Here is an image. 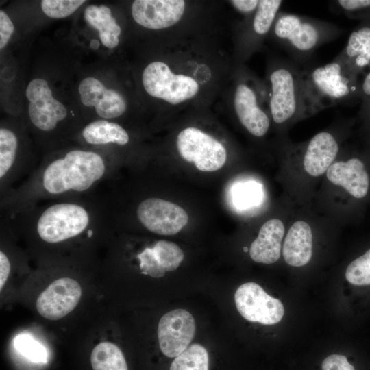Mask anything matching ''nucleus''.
<instances>
[{
    "label": "nucleus",
    "instance_id": "obj_1",
    "mask_svg": "<svg viewBox=\"0 0 370 370\" xmlns=\"http://www.w3.org/2000/svg\"><path fill=\"white\" fill-rule=\"evenodd\" d=\"M115 156L104 150L72 148L45 156L21 184L0 197L1 215L9 216L47 201L82 198L97 193L114 178Z\"/></svg>",
    "mask_w": 370,
    "mask_h": 370
},
{
    "label": "nucleus",
    "instance_id": "obj_2",
    "mask_svg": "<svg viewBox=\"0 0 370 370\" xmlns=\"http://www.w3.org/2000/svg\"><path fill=\"white\" fill-rule=\"evenodd\" d=\"M14 233L46 247L93 242L113 228L103 196L38 203L12 215H1Z\"/></svg>",
    "mask_w": 370,
    "mask_h": 370
},
{
    "label": "nucleus",
    "instance_id": "obj_3",
    "mask_svg": "<svg viewBox=\"0 0 370 370\" xmlns=\"http://www.w3.org/2000/svg\"><path fill=\"white\" fill-rule=\"evenodd\" d=\"M341 32L332 23L280 11L271 30L275 42L301 67L306 66L319 47L335 40Z\"/></svg>",
    "mask_w": 370,
    "mask_h": 370
},
{
    "label": "nucleus",
    "instance_id": "obj_4",
    "mask_svg": "<svg viewBox=\"0 0 370 370\" xmlns=\"http://www.w3.org/2000/svg\"><path fill=\"white\" fill-rule=\"evenodd\" d=\"M354 75L336 57L323 66L301 67L304 118L347 101L357 90Z\"/></svg>",
    "mask_w": 370,
    "mask_h": 370
},
{
    "label": "nucleus",
    "instance_id": "obj_5",
    "mask_svg": "<svg viewBox=\"0 0 370 370\" xmlns=\"http://www.w3.org/2000/svg\"><path fill=\"white\" fill-rule=\"evenodd\" d=\"M269 111L278 127L284 129L304 118L301 67L291 60L280 58L268 73Z\"/></svg>",
    "mask_w": 370,
    "mask_h": 370
},
{
    "label": "nucleus",
    "instance_id": "obj_6",
    "mask_svg": "<svg viewBox=\"0 0 370 370\" xmlns=\"http://www.w3.org/2000/svg\"><path fill=\"white\" fill-rule=\"evenodd\" d=\"M25 95L29 101L28 115L34 130L45 138L60 137L59 126L68 116L65 106L52 95L48 82L43 79H32Z\"/></svg>",
    "mask_w": 370,
    "mask_h": 370
},
{
    "label": "nucleus",
    "instance_id": "obj_7",
    "mask_svg": "<svg viewBox=\"0 0 370 370\" xmlns=\"http://www.w3.org/2000/svg\"><path fill=\"white\" fill-rule=\"evenodd\" d=\"M142 82L145 91L151 97L176 105L194 97L199 84L193 77L176 75L160 61L149 64L143 71Z\"/></svg>",
    "mask_w": 370,
    "mask_h": 370
},
{
    "label": "nucleus",
    "instance_id": "obj_8",
    "mask_svg": "<svg viewBox=\"0 0 370 370\" xmlns=\"http://www.w3.org/2000/svg\"><path fill=\"white\" fill-rule=\"evenodd\" d=\"M176 145L181 157L201 171H216L223 167L227 159L224 146L196 127L182 130L177 135Z\"/></svg>",
    "mask_w": 370,
    "mask_h": 370
},
{
    "label": "nucleus",
    "instance_id": "obj_9",
    "mask_svg": "<svg viewBox=\"0 0 370 370\" xmlns=\"http://www.w3.org/2000/svg\"><path fill=\"white\" fill-rule=\"evenodd\" d=\"M134 214L144 229L163 236L176 234L188 221V215L181 206L155 197L139 200Z\"/></svg>",
    "mask_w": 370,
    "mask_h": 370
},
{
    "label": "nucleus",
    "instance_id": "obj_10",
    "mask_svg": "<svg viewBox=\"0 0 370 370\" xmlns=\"http://www.w3.org/2000/svg\"><path fill=\"white\" fill-rule=\"evenodd\" d=\"M19 134L8 127L0 128V197L36 168L30 153L23 149Z\"/></svg>",
    "mask_w": 370,
    "mask_h": 370
},
{
    "label": "nucleus",
    "instance_id": "obj_11",
    "mask_svg": "<svg viewBox=\"0 0 370 370\" xmlns=\"http://www.w3.org/2000/svg\"><path fill=\"white\" fill-rule=\"evenodd\" d=\"M234 301L241 315L251 322L273 325L280 322L284 314L280 300L254 282L241 285L234 294Z\"/></svg>",
    "mask_w": 370,
    "mask_h": 370
},
{
    "label": "nucleus",
    "instance_id": "obj_12",
    "mask_svg": "<svg viewBox=\"0 0 370 370\" xmlns=\"http://www.w3.org/2000/svg\"><path fill=\"white\" fill-rule=\"evenodd\" d=\"M195 328L194 317L184 309H175L164 314L158 326L161 352L169 358L179 356L188 347Z\"/></svg>",
    "mask_w": 370,
    "mask_h": 370
},
{
    "label": "nucleus",
    "instance_id": "obj_13",
    "mask_svg": "<svg viewBox=\"0 0 370 370\" xmlns=\"http://www.w3.org/2000/svg\"><path fill=\"white\" fill-rule=\"evenodd\" d=\"M81 296L82 288L77 281L71 278H60L40 294L36 307L42 317L56 321L72 312Z\"/></svg>",
    "mask_w": 370,
    "mask_h": 370
},
{
    "label": "nucleus",
    "instance_id": "obj_14",
    "mask_svg": "<svg viewBox=\"0 0 370 370\" xmlns=\"http://www.w3.org/2000/svg\"><path fill=\"white\" fill-rule=\"evenodd\" d=\"M184 10L183 0H136L132 5V15L144 27L160 29L177 23Z\"/></svg>",
    "mask_w": 370,
    "mask_h": 370
},
{
    "label": "nucleus",
    "instance_id": "obj_15",
    "mask_svg": "<svg viewBox=\"0 0 370 370\" xmlns=\"http://www.w3.org/2000/svg\"><path fill=\"white\" fill-rule=\"evenodd\" d=\"M304 171L312 177L325 174L340 151V140L330 131H322L312 136L301 148Z\"/></svg>",
    "mask_w": 370,
    "mask_h": 370
},
{
    "label": "nucleus",
    "instance_id": "obj_16",
    "mask_svg": "<svg viewBox=\"0 0 370 370\" xmlns=\"http://www.w3.org/2000/svg\"><path fill=\"white\" fill-rule=\"evenodd\" d=\"M234 109L241 124L255 137H262L269 131L271 121L258 103L256 91L245 82L238 83L233 99Z\"/></svg>",
    "mask_w": 370,
    "mask_h": 370
},
{
    "label": "nucleus",
    "instance_id": "obj_17",
    "mask_svg": "<svg viewBox=\"0 0 370 370\" xmlns=\"http://www.w3.org/2000/svg\"><path fill=\"white\" fill-rule=\"evenodd\" d=\"M79 93L82 103L94 106L101 119H112L121 116L126 110V101L117 91L107 88L99 79L88 77L79 85Z\"/></svg>",
    "mask_w": 370,
    "mask_h": 370
},
{
    "label": "nucleus",
    "instance_id": "obj_18",
    "mask_svg": "<svg viewBox=\"0 0 370 370\" xmlns=\"http://www.w3.org/2000/svg\"><path fill=\"white\" fill-rule=\"evenodd\" d=\"M332 184L341 186L356 199L365 198L369 189V176L364 162L358 157L334 161L325 173Z\"/></svg>",
    "mask_w": 370,
    "mask_h": 370
},
{
    "label": "nucleus",
    "instance_id": "obj_19",
    "mask_svg": "<svg viewBox=\"0 0 370 370\" xmlns=\"http://www.w3.org/2000/svg\"><path fill=\"white\" fill-rule=\"evenodd\" d=\"M284 225L279 219H271L260 227L249 249L251 258L256 262L272 264L280 257Z\"/></svg>",
    "mask_w": 370,
    "mask_h": 370
},
{
    "label": "nucleus",
    "instance_id": "obj_20",
    "mask_svg": "<svg viewBox=\"0 0 370 370\" xmlns=\"http://www.w3.org/2000/svg\"><path fill=\"white\" fill-rule=\"evenodd\" d=\"M312 255V232L309 223L295 221L288 229L282 246L285 262L292 267L306 264Z\"/></svg>",
    "mask_w": 370,
    "mask_h": 370
},
{
    "label": "nucleus",
    "instance_id": "obj_21",
    "mask_svg": "<svg viewBox=\"0 0 370 370\" xmlns=\"http://www.w3.org/2000/svg\"><path fill=\"white\" fill-rule=\"evenodd\" d=\"M80 137L84 144L101 148L125 147L130 140L124 127L105 119H97L86 124L82 129Z\"/></svg>",
    "mask_w": 370,
    "mask_h": 370
},
{
    "label": "nucleus",
    "instance_id": "obj_22",
    "mask_svg": "<svg viewBox=\"0 0 370 370\" xmlns=\"http://www.w3.org/2000/svg\"><path fill=\"white\" fill-rule=\"evenodd\" d=\"M336 58L354 74L370 64V23L350 34L346 46Z\"/></svg>",
    "mask_w": 370,
    "mask_h": 370
},
{
    "label": "nucleus",
    "instance_id": "obj_23",
    "mask_svg": "<svg viewBox=\"0 0 370 370\" xmlns=\"http://www.w3.org/2000/svg\"><path fill=\"white\" fill-rule=\"evenodd\" d=\"M84 18L91 27L98 30L105 47L113 49L119 45L121 29L108 6L90 5L85 10Z\"/></svg>",
    "mask_w": 370,
    "mask_h": 370
},
{
    "label": "nucleus",
    "instance_id": "obj_24",
    "mask_svg": "<svg viewBox=\"0 0 370 370\" xmlns=\"http://www.w3.org/2000/svg\"><path fill=\"white\" fill-rule=\"evenodd\" d=\"M90 362L93 370H128L120 348L108 341L101 342L94 347Z\"/></svg>",
    "mask_w": 370,
    "mask_h": 370
},
{
    "label": "nucleus",
    "instance_id": "obj_25",
    "mask_svg": "<svg viewBox=\"0 0 370 370\" xmlns=\"http://www.w3.org/2000/svg\"><path fill=\"white\" fill-rule=\"evenodd\" d=\"M282 2L280 0L259 1L250 25V31L255 38H262L271 32Z\"/></svg>",
    "mask_w": 370,
    "mask_h": 370
},
{
    "label": "nucleus",
    "instance_id": "obj_26",
    "mask_svg": "<svg viewBox=\"0 0 370 370\" xmlns=\"http://www.w3.org/2000/svg\"><path fill=\"white\" fill-rule=\"evenodd\" d=\"M209 358L206 348L199 344L188 346L175 357L170 370H208Z\"/></svg>",
    "mask_w": 370,
    "mask_h": 370
},
{
    "label": "nucleus",
    "instance_id": "obj_27",
    "mask_svg": "<svg viewBox=\"0 0 370 370\" xmlns=\"http://www.w3.org/2000/svg\"><path fill=\"white\" fill-rule=\"evenodd\" d=\"M152 247L159 264L166 272L177 269L184 258L183 251L173 242L160 240Z\"/></svg>",
    "mask_w": 370,
    "mask_h": 370
},
{
    "label": "nucleus",
    "instance_id": "obj_28",
    "mask_svg": "<svg viewBox=\"0 0 370 370\" xmlns=\"http://www.w3.org/2000/svg\"><path fill=\"white\" fill-rule=\"evenodd\" d=\"M14 347L21 355L35 363H46L48 354L46 348L31 334L21 333L13 341Z\"/></svg>",
    "mask_w": 370,
    "mask_h": 370
},
{
    "label": "nucleus",
    "instance_id": "obj_29",
    "mask_svg": "<svg viewBox=\"0 0 370 370\" xmlns=\"http://www.w3.org/2000/svg\"><path fill=\"white\" fill-rule=\"evenodd\" d=\"M345 278L354 286L370 288V248L349 264Z\"/></svg>",
    "mask_w": 370,
    "mask_h": 370
},
{
    "label": "nucleus",
    "instance_id": "obj_30",
    "mask_svg": "<svg viewBox=\"0 0 370 370\" xmlns=\"http://www.w3.org/2000/svg\"><path fill=\"white\" fill-rule=\"evenodd\" d=\"M85 2L84 0H42L41 9L50 18H63L72 14Z\"/></svg>",
    "mask_w": 370,
    "mask_h": 370
},
{
    "label": "nucleus",
    "instance_id": "obj_31",
    "mask_svg": "<svg viewBox=\"0 0 370 370\" xmlns=\"http://www.w3.org/2000/svg\"><path fill=\"white\" fill-rule=\"evenodd\" d=\"M136 258L142 274L154 278H162L166 271L159 264L152 246H147L138 252Z\"/></svg>",
    "mask_w": 370,
    "mask_h": 370
},
{
    "label": "nucleus",
    "instance_id": "obj_32",
    "mask_svg": "<svg viewBox=\"0 0 370 370\" xmlns=\"http://www.w3.org/2000/svg\"><path fill=\"white\" fill-rule=\"evenodd\" d=\"M322 370H355L347 358L341 354H332L326 357L321 365Z\"/></svg>",
    "mask_w": 370,
    "mask_h": 370
},
{
    "label": "nucleus",
    "instance_id": "obj_33",
    "mask_svg": "<svg viewBox=\"0 0 370 370\" xmlns=\"http://www.w3.org/2000/svg\"><path fill=\"white\" fill-rule=\"evenodd\" d=\"M14 30V26L7 14L0 11V49H3L8 43Z\"/></svg>",
    "mask_w": 370,
    "mask_h": 370
},
{
    "label": "nucleus",
    "instance_id": "obj_34",
    "mask_svg": "<svg viewBox=\"0 0 370 370\" xmlns=\"http://www.w3.org/2000/svg\"><path fill=\"white\" fill-rule=\"evenodd\" d=\"M231 4L243 14H252L256 12L259 4L258 0H232Z\"/></svg>",
    "mask_w": 370,
    "mask_h": 370
},
{
    "label": "nucleus",
    "instance_id": "obj_35",
    "mask_svg": "<svg viewBox=\"0 0 370 370\" xmlns=\"http://www.w3.org/2000/svg\"><path fill=\"white\" fill-rule=\"evenodd\" d=\"M11 271L10 262L7 255L0 251V289L5 284Z\"/></svg>",
    "mask_w": 370,
    "mask_h": 370
},
{
    "label": "nucleus",
    "instance_id": "obj_36",
    "mask_svg": "<svg viewBox=\"0 0 370 370\" xmlns=\"http://www.w3.org/2000/svg\"><path fill=\"white\" fill-rule=\"evenodd\" d=\"M361 88L366 99L370 100V72L366 75ZM369 103L370 104V102Z\"/></svg>",
    "mask_w": 370,
    "mask_h": 370
}]
</instances>
